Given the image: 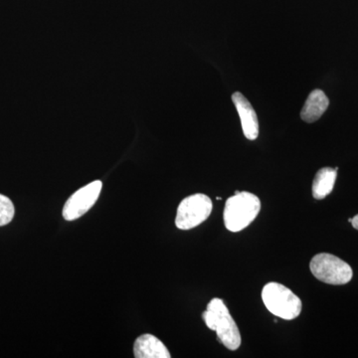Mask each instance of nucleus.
Returning <instances> with one entry per match:
<instances>
[{"label": "nucleus", "instance_id": "nucleus-9", "mask_svg": "<svg viewBox=\"0 0 358 358\" xmlns=\"http://www.w3.org/2000/svg\"><path fill=\"white\" fill-rule=\"evenodd\" d=\"M329 105V101L326 94L322 90H313L301 109V120L308 124L317 122L324 114Z\"/></svg>", "mask_w": 358, "mask_h": 358}, {"label": "nucleus", "instance_id": "nucleus-3", "mask_svg": "<svg viewBox=\"0 0 358 358\" xmlns=\"http://www.w3.org/2000/svg\"><path fill=\"white\" fill-rule=\"evenodd\" d=\"M262 300L268 312L282 320L296 319L303 308L301 299L279 282H268L264 287Z\"/></svg>", "mask_w": 358, "mask_h": 358}, {"label": "nucleus", "instance_id": "nucleus-6", "mask_svg": "<svg viewBox=\"0 0 358 358\" xmlns=\"http://www.w3.org/2000/svg\"><path fill=\"white\" fill-rule=\"evenodd\" d=\"M102 187V181L96 180L71 195L63 208L62 214L65 220H76L86 214L95 205Z\"/></svg>", "mask_w": 358, "mask_h": 358}, {"label": "nucleus", "instance_id": "nucleus-1", "mask_svg": "<svg viewBox=\"0 0 358 358\" xmlns=\"http://www.w3.org/2000/svg\"><path fill=\"white\" fill-rule=\"evenodd\" d=\"M202 317L205 324L216 331L219 341L225 348L230 350H236L240 348L241 334L239 329L221 299H212Z\"/></svg>", "mask_w": 358, "mask_h": 358}, {"label": "nucleus", "instance_id": "nucleus-4", "mask_svg": "<svg viewBox=\"0 0 358 358\" xmlns=\"http://www.w3.org/2000/svg\"><path fill=\"white\" fill-rule=\"evenodd\" d=\"M313 275L329 285H345L352 279V268L345 261L331 254L320 253L310 263Z\"/></svg>", "mask_w": 358, "mask_h": 358}, {"label": "nucleus", "instance_id": "nucleus-7", "mask_svg": "<svg viewBox=\"0 0 358 358\" xmlns=\"http://www.w3.org/2000/svg\"><path fill=\"white\" fill-rule=\"evenodd\" d=\"M232 101L241 120L244 136L250 141H255L259 136V121L253 106L239 92L233 94Z\"/></svg>", "mask_w": 358, "mask_h": 358}, {"label": "nucleus", "instance_id": "nucleus-8", "mask_svg": "<svg viewBox=\"0 0 358 358\" xmlns=\"http://www.w3.org/2000/svg\"><path fill=\"white\" fill-rule=\"evenodd\" d=\"M134 353L136 358L171 357L166 346L152 334H143L136 339L134 345Z\"/></svg>", "mask_w": 358, "mask_h": 358}, {"label": "nucleus", "instance_id": "nucleus-11", "mask_svg": "<svg viewBox=\"0 0 358 358\" xmlns=\"http://www.w3.org/2000/svg\"><path fill=\"white\" fill-rule=\"evenodd\" d=\"M14 214H15V208L13 201L6 195L0 194V227L10 223Z\"/></svg>", "mask_w": 358, "mask_h": 358}, {"label": "nucleus", "instance_id": "nucleus-12", "mask_svg": "<svg viewBox=\"0 0 358 358\" xmlns=\"http://www.w3.org/2000/svg\"><path fill=\"white\" fill-rule=\"evenodd\" d=\"M348 222L352 223L353 228L358 230V214L357 216H355V217L348 219Z\"/></svg>", "mask_w": 358, "mask_h": 358}, {"label": "nucleus", "instance_id": "nucleus-5", "mask_svg": "<svg viewBox=\"0 0 358 358\" xmlns=\"http://www.w3.org/2000/svg\"><path fill=\"white\" fill-rule=\"evenodd\" d=\"M213 204L202 193L190 195L180 202L176 214V225L178 229L189 230L203 223L210 216Z\"/></svg>", "mask_w": 358, "mask_h": 358}, {"label": "nucleus", "instance_id": "nucleus-2", "mask_svg": "<svg viewBox=\"0 0 358 358\" xmlns=\"http://www.w3.org/2000/svg\"><path fill=\"white\" fill-rule=\"evenodd\" d=\"M261 210V201L253 193L236 192L226 201L223 219L225 227L231 232L248 227Z\"/></svg>", "mask_w": 358, "mask_h": 358}, {"label": "nucleus", "instance_id": "nucleus-10", "mask_svg": "<svg viewBox=\"0 0 358 358\" xmlns=\"http://www.w3.org/2000/svg\"><path fill=\"white\" fill-rule=\"evenodd\" d=\"M338 169V167L336 169L324 167L317 171L313 182V199L322 200L326 199L327 195L331 194L334 187V183H336Z\"/></svg>", "mask_w": 358, "mask_h": 358}]
</instances>
